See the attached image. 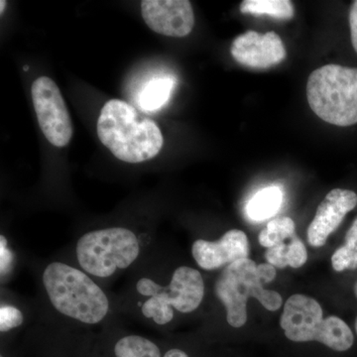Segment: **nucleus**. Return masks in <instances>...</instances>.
Wrapping results in <instances>:
<instances>
[{
    "label": "nucleus",
    "mask_w": 357,
    "mask_h": 357,
    "mask_svg": "<svg viewBox=\"0 0 357 357\" xmlns=\"http://www.w3.org/2000/svg\"><path fill=\"white\" fill-rule=\"evenodd\" d=\"M138 294L144 297H157L178 312H194L201 305L204 296V284L198 270L181 266L174 271L167 287L150 278H141L136 283Z\"/></svg>",
    "instance_id": "8"
},
{
    "label": "nucleus",
    "mask_w": 357,
    "mask_h": 357,
    "mask_svg": "<svg viewBox=\"0 0 357 357\" xmlns=\"http://www.w3.org/2000/svg\"><path fill=\"white\" fill-rule=\"evenodd\" d=\"M141 312L148 319H151L157 325L163 326L170 323L174 318V309L162 302L159 298L149 297L143 303Z\"/></svg>",
    "instance_id": "19"
},
{
    "label": "nucleus",
    "mask_w": 357,
    "mask_h": 357,
    "mask_svg": "<svg viewBox=\"0 0 357 357\" xmlns=\"http://www.w3.org/2000/svg\"><path fill=\"white\" fill-rule=\"evenodd\" d=\"M288 245L284 243L277 244L273 248H268L265 253V258L269 264L277 268H285L287 263Z\"/></svg>",
    "instance_id": "22"
},
{
    "label": "nucleus",
    "mask_w": 357,
    "mask_h": 357,
    "mask_svg": "<svg viewBox=\"0 0 357 357\" xmlns=\"http://www.w3.org/2000/svg\"><path fill=\"white\" fill-rule=\"evenodd\" d=\"M257 272L263 284L270 283L276 278V269L269 263L257 265Z\"/></svg>",
    "instance_id": "23"
},
{
    "label": "nucleus",
    "mask_w": 357,
    "mask_h": 357,
    "mask_svg": "<svg viewBox=\"0 0 357 357\" xmlns=\"http://www.w3.org/2000/svg\"><path fill=\"white\" fill-rule=\"evenodd\" d=\"M230 51L237 63L253 69H266L280 64L286 58L283 41L273 31L260 34L250 30L239 35Z\"/></svg>",
    "instance_id": "10"
},
{
    "label": "nucleus",
    "mask_w": 357,
    "mask_h": 357,
    "mask_svg": "<svg viewBox=\"0 0 357 357\" xmlns=\"http://www.w3.org/2000/svg\"><path fill=\"white\" fill-rule=\"evenodd\" d=\"M354 296H356V298L357 300V280L356 281V283H354ZM354 331H356V333L357 335V316L356 318V321H354Z\"/></svg>",
    "instance_id": "27"
},
{
    "label": "nucleus",
    "mask_w": 357,
    "mask_h": 357,
    "mask_svg": "<svg viewBox=\"0 0 357 357\" xmlns=\"http://www.w3.org/2000/svg\"><path fill=\"white\" fill-rule=\"evenodd\" d=\"M307 253L306 246L297 236L292 237V241L288 245L287 263L292 268L302 267L307 262Z\"/></svg>",
    "instance_id": "21"
},
{
    "label": "nucleus",
    "mask_w": 357,
    "mask_h": 357,
    "mask_svg": "<svg viewBox=\"0 0 357 357\" xmlns=\"http://www.w3.org/2000/svg\"><path fill=\"white\" fill-rule=\"evenodd\" d=\"M32 100L40 128L52 145L65 147L73 136V123L60 89L53 79L40 77L32 84Z\"/></svg>",
    "instance_id": "7"
},
{
    "label": "nucleus",
    "mask_w": 357,
    "mask_h": 357,
    "mask_svg": "<svg viewBox=\"0 0 357 357\" xmlns=\"http://www.w3.org/2000/svg\"><path fill=\"white\" fill-rule=\"evenodd\" d=\"M357 206V194L351 190L333 189L319 204L316 215L307 229L312 246L325 245L328 237L340 227L347 213Z\"/></svg>",
    "instance_id": "11"
},
{
    "label": "nucleus",
    "mask_w": 357,
    "mask_h": 357,
    "mask_svg": "<svg viewBox=\"0 0 357 357\" xmlns=\"http://www.w3.org/2000/svg\"><path fill=\"white\" fill-rule=\"evenodd\" d=\"M175 81L171 77H157L148 82L138 96V105L144 112H155L166 105L172 95Z\"/></svg>",
    "instance_id": "14"
},
{
    "label": "nucleus",
    "mask_w": 357,
    "mask_h": 357,
    "mask_svg": "<svg viewBox=\"0 0 357 357\" xmlns=\"http://www.w3.org/2000/svg\"><path fill=\"white\" fill-rule=\"evenodd\" d=\"M215 294L227 310V321L232 328H241L248 321V301L253 297L268 311L282 306L280 294L263 288L253 260L241 259L222 270L215 283Z\"/></svg>",
    "instance_id": "6"
},
{
    "label": "nucleus",
    "mask_w": 357,
    "mask_h": 357,
    "mask_svg": "<svg viewBox=\"0 0 357 357\" xmlns=\"http://www.w3.org/2000/svg\"><path fill=\"white\" fill-rule=\"evenodd\" d=\"M24 317L20 309L13 306L3 305L0 307V331L1 333L9 332L18 328L23 324Z\"/></svg>",
    "instance_id": "20"
},
{
    "label": "nucleus",
    "mask_w": 357,
    "mask_h": 357,
    "mask_svg": "<svg viewBox=\"0 0 357 357\" xmlns=\"http://www.w3.org/2000/svg\"><path fill=\"white\" fill-rule=\"evenodd\" d=\"M307 98L312 112L328 123H357L356 68L326 65L314 70L307 79Z\"/></svg>",
    "instance_id": "4"
},
{
    "label": "nucleus",
    "mask_w": 357,
    "mask_h": 357,
    "mask_svg": "<svg viewBox=\"0 0 357 357\" xmlns=\"http://www.w3.org/2000/svg\"><path fill=\"white\" fill-rule=\"evenodd\" d=\"M114 351L115 357H163L158 345L137 335L122 337L115 344Z\"/></svg>",
    "instance_id": "15"
},
{
    "label": "nucleus",
    "mask_w": 357,
    "mask_h": 357,
    "mask_svg": "<svg viewBox=\"0 0 357 357\" xmlns=\"http://www.w3.org/2000/svg\"><path fill=\"white\" fill-rule=\"evenodd\" d=\"M332 265L337 272L357 269V217L345 234L344 244L333 253Z\"/></svg>",
    "instance_id": "16"
},
{
    "label": "nucleus",
    "mask_w": 357,
    "mask_h": 357,
    "mask_svg": "<svg viewBox=\"0 0 357 357\" xmlns=\"http://www.w3.org/2000/svg\"><path fill=\"white\" fill-rule=\"evenodd\" d=\"M1 239V273H3L4 269L9 267V264L11 263V255L10 251L6 248V238L3 236L0 237Z\"/></svg>",
    "instance_id": "25"
},
{
    "label": "nucleus",
    "mask_w": 357,
    "mask_h": 357,
    "mask_svg": "<svg viewBox=\"0 0 357 357\" xmlns=\"http://www.w3.org/2000/svg\"><path fill=\"white\" fill-rule=\"evenodd\" d=\"M294 236L295 222L292 218L283 217L270 220L267 227L258 236V241L262 246L268 249L284 243V241Z\"/></svg>",
    "instance_id": "18"
},
{
    "label": "nucleus",
    "mask_w": 357,
    "mask_h": 357,
    "mask_svg": "<svg viewBox=\"0 0 357 357\" xmlns=\"http://www.w3.org/2000/svg\"><path fill=\"white\" fill-rule=\"evenodd\" d=\"M103 145L126 163H141L161 151L164 138L156 122L121 100L105 103L98 121Z\"/></svg>",
    "instance_id": "1"
},
{
    "label": "nucleus",
    "mask_w": 357,
    "mask_h": 357,
    "mask_svg": "<svg viewBox=\"0 0 357 357\" xmlns=\"http://www.w3.org/2000/svg\"><path fill=\"white\" fill-rule=\"evenodd\" d=\"M141 13L152 31L165 36H187L195 25L194 10L188 0H143Z\"/></svg>",
    "instance_id": "9"
},
{
    "label": "nucleus",
    "mask_w": 357,
    "mask_h": 357,
    "mask_svg": "<svg viewBox=\"0 0 357 357\" xmlns=\"http://www.w3.org/2000/svg\"><path fill=\"white\" fill-rule=\"evenodd\" d=\"M140 255V243L132 230L109 227L93 230L77 241V262L86 274L98 278L126 269Z\"/></svg>",
    "instance_id": "5"
},
{
    "label": "nucleus",
    "mask_w": 357,
    "mask_h": 357,
    "mask_svg": "<svg viewBox=\"0 0 357 357\" xmlns=\"http://www.w3.org/2000/svg\"><path fill=\"white\" fill-rule=\"evenodd\" d=\"M241 10L255 15L266 14L278 20H290L294 16L293 3L289 0H244Z\"/></svg>",
    "instance_id": "17"
},
{
    "label": "nucleus",
    "mask_w": 357,
    "mask_h": 357,
    "mask_svg": "<svg viewBox=\"0 0 357 357\" xmlns=\"http://www.w3.org/2000/svg\"><path fill=\"white\" fill-rule=\"evenodd\" d=\"M192 253L195 261L204 270H215L225 265L229 266L237 260L248 258V236L243 230L231 229L225 232L218 241L203 239L195 241Z\"/></svg>",
    "instance_id": "12"
},
{
    "label": "nucleus",
    "mask_w": 357,
    "mask_h": 357,
    "mask_svg": "<svg viewBox=\"0 0 357 357\" xmlns=\"http://www.w3.org/2000/svg\"><path fill=\"white\" fill-rule=\"evenodd\" d=\"M284 195L281 188L270 185L256 192L246 204V213L251 220L263 222L280 210Z\"/></svg>",
    "instance_id": "13"
},
{
    "label": "nucleus",
    "mask_w": 357,
    "mask_h": 357,
    "mask_svg": "<svg viewBox=\"0 0 357 357\" xmlns=\"http://www.w3.org/2000/svg\"><path fill=\"white\" fill-rule=\"evenodd\" d=\"M163 357H190V356L183 349H170L163 354Z\"/></svg>",
    "instance_id": "26"
},
{
    "label": "nucleus",
    "mask_w": 357,
    "mask_h": 357,
    "mask_svg": "<svg viewBox=\"0 0 357 357\" xmlns=\"http://www.w3.org/2000/svg\"><path fill=\"white\" fill-rule=\"evenodd\" d=\"M27 69H29V68H28L27 66H25L24 70H27Z\"/></svg>",
    "instance_id": "29"
},
{
    "label": "nucleus",
    "mask_w": 357,
    "mask_h": 357,
    "mask_svg": "<svg viewBox=\"0 0 357 357\" xmlns=\"http://www.w3.org/2000/svg\"><path fill=\"white\" fill-rule=\"evenodd\" d=\"M0 357H4V356H0Z\"/></svg>",
    "instance_id": "30"
},
{
    "label": "nucleus",
    "mask_w": 357,
    "mask_h": 357,
    "mask_svg": "<svg viewBox=\"0 0 357 357\" xmlns=\"http://www.w3.org/2000/svg\"><path fill=\"white\" fill-rule=\"evenodd\" d=\"M0 6H1V9H0V13H3V9L6 8V0H1L0 1Z\"/></svg>",
    "instance_id": "28"
},
{
    "label": "nucleus",
    "mask_w": 357,
    "mask_h": 357,
    "mask_svg": "<svg viewBox=\"0 0 357 357\" xmlns=\"http://www.w3.org/2000/svg\"><path fill=\"white\" fill-rule=\"evenodd\" d=\"M280 326L289 340L298 344L319 342L335 352H347L354 344V333L337 316L324 319L318 301L307 296L293 295L284 305Z\"/></svg>",
    "instance_id": "3"
},
{
    "label": "nucleus",
    "mask_w": 357,
    "mask_h": 357,
    "mask_svg": "<svg viewBox=\"0 0 357 357\" xmlns=\"http://www.w3.org/2000/svg\"><path fill=\"white\" fill-rule=\"evenodd\" d=\"M42 279L51 304L68 318L98 325L109 314V298L86 272L63 262H52Z\"/></svg>",
    "instance_id": "2"
},
{
    "label": "nucleus",
    "mask_w": 357,
    "mask_h": 357,
    "mask_svg": "<svg viewBox=\"0 0 357 357\" xmlns=\"http://www.w3.org/2000/svg\"><path fill=\"white\" fill-rule=\"evenodd\" d=\"M349 25H351V42L357 53V0L351 4L349 10Z\"/></svg>",
    "instance_id": "24"
}]
</instances>
